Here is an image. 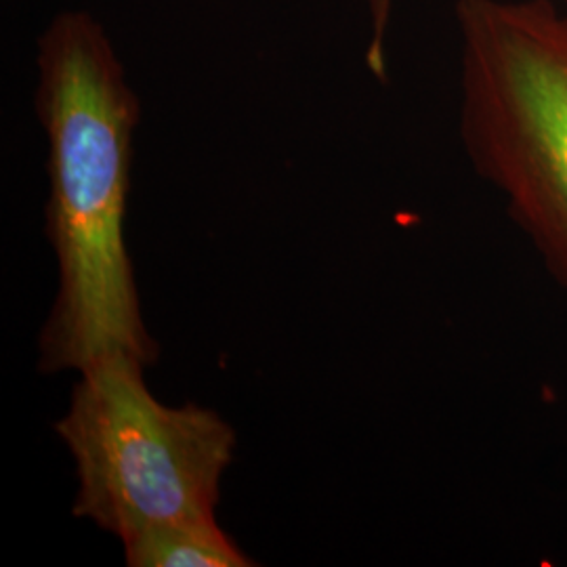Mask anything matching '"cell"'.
<instances>
[{"label": "cell", "mask_w": 567, "mask_h": 567, "mask_svg": "<svg viewBox=\"0 0 567 567\" xmlns=\"http://www.w3.org/2000/svg\"><path fill=\"white\" fill-rule=\"evenodd\" d=\"M461 140L567 290V13L550 0H456Z\"/></svg>", "instance_id": "2"}, {"label": "cell", "mask_w": 567, "mask_h": 567, "mask_svg": "<svg viewBox=\"0 0 567 567\" xmlns=\"http://www.w3.org/2000/svg\"><path fill=\"white\" fill-rule=\"evenodd\" d=\"M34 107L49 143L44 231L58 261L39 370L82 372L114 355L156 364L124 231L142 102L89 11H61L42 30Z\"/></svg>", "instance_id": "1"}, {"label": "cell", "mask_w": 567, "mask_h": 567, "mask_svg": "<svg viewBox=\"0 0 567 567\" xmlns=\"http://www.w3.org/2000/svg\"><path fill=\"white\" fill-rule=\"evenodd\" d=\"M122 547L128 567L257 566L217 522L154 527Z\"/></svg>", "instance_id": "4"}, {"label": "cell", "mask_w": 567, "mask_h": 567, "mask_svg": "<svg viewBox=\"0 0 567 567\" xmlns=\"http://www.w3.org/2000/svg\"><path fill=\"white\" fill-rule=\"evenodd\" d=\"M143 370L128 355L89 365L55 423L76 468L74 517L121 543L154 527L217 522L236 450V431L215 410L163 404Z\"/></svg>", "instance_id": "3"}, {"label": "cell", "mask_w": 567, "mask_h": 567, "mask_svg": "<svg viewBox=\"0 0 567 567\" xmlns=\"http://www.w3.org/2000/svg\"><path fill=\"white\" fill-rule=\"evenodd\" d=\"M370 11V42L365 51V63L377 79L386 74V30L393 11V0H365Z\"/></svg>", "instance_id": "5"}]
</instances>
